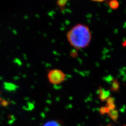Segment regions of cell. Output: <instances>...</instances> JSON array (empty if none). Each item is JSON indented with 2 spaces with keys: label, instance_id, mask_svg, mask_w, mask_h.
Returning a JSON list of instances; mask_svg holds the SVG:
<instances>
[{
  "label": "cell",
  "instance_id": "obj_1",
  "mask_svg": "<svg viewBox=\"0 0 126 126\" xmlns=\"http://www.w3.org/2000/svg\"><path fill=\"white\" fill-rule=\"evenodd\" d=\"M66 36L69 44L77 50L86 48L92 39L90 28L83 23H78L72 27L68 31Z\"/></svg>",
  "mask_w": 126,
  "mask_h": 126
},
{
  "label": "cell",
  "instance_id": "obj_2",
  "mask_svg": "<svg viewBox=\"0 0 126 126\" xmlns=\"http://www.w3.org/2000/svg\"><path fill=\"white\" fill-rule=\"evenodd\" d=\"M47 77L50 83L59 85L64 81L66 75L61 70L55 69L48 72Z\"/></svg>",
  "mask_w": 126,
  "mask_h": 126
},
{
  "label": "cell",
  "instance_id": "obj_3",
  "mask_svg": "<svg viewBox=\"0 0 126 126\" xmlns=\"http://www.w3.org/2000/svg\"><path fill=\"white\" fill-rule=\"evenodd\" d=\"M99 98L102 101L104 102L109 97L110 93L109 90H105L101 87H99Z\"/></svg>",
  "mask_w": 126,
  "mask_h": 126
},
{
  "label": "cell",
  "instance_id": "obj_4",
  "mask_svg": "<svg viewBox=\"0 0 126 126\" xmlns=\"http://www.w3.org/2000/svg\"><path fill=\"white\" fill-rule=\"evenodd\" d=\"M108 114V116L113 122H117L119 118V113L116 109L110 110Z\"/></svg>",
  "mask_w": 126,
  "mask_h": 126
},
{
  "label": "cell",
  "instance_id": "obj_5",
  "mask_svg": "<svg viewBox=\"0 0 126 126\" xmlns=\"http://www.w3.org/2000/svg\"><path fill=\"white\" fill-rule=\"evenodd\" d=\"M43 126H63V125L61 121L52 120L46 122Z\"/></svg>",
  "mask_w": 126,
  "mask_h": 126
},
{
  "label": "cell",
  "instance_id": "obj_6",
  "mask_svg": "<svg viewBox=\"0 0 126 126\" xmlns=\"http://www.w3.org/2000/svg\"><path fill=\"white\" fill-rule=\"evenodd\" d=\"M108 3L109 7L113 10L118 9L120 7V3L118 0H109Z\"/></svg>",
  "mask_w": 126,
  "mask_h": 126
},
{
  "label": "cell",
  "instance_id": "obj_7",
  "mask_svg": "<svg viewBox=\"0 0 126 126\" xmlns=\"http://www.w3.org/2000/svg\"><path fill=\"white\" fill-rule=\"evenodd\" d=\"M119 89H120V84L119 81L117 79H113L110 90L113 92H118Z\"/></svg>",
  "mask_w": 126,
  "mask_h": 126
},
{
  "label": "cell",
  "instance_id": "obj_8",
  "mask_svg": "<svg viewBox=\"0 0 126 126\" xmlns=\"http://www.w3.org/2000/svg\"><path fill=\"white\" fill-rule=\"evenodd\" d=\"M4 87L6 90L9 91H15L17 87L16 85L11 83H5L4 84Z\"/></svg>",
  "mask_w": 126,
  "mask_h": 126
},
{
  "label": "cell",
  "instance_id": "obj_9",
  "mask_svg": "<svg viewBox=\"0 0 126 126\" xmlns=\"http://www.w3.org/2000/svg\"><path fill=\"white\" fill-rule=\"evenodd\" d=\"M68 0H57V4L61 10L63 11L67 3Z\"/></svg>",
  "mask_w": 126,
  "mask_h": 126
},
{
  "label": "cell",
  "instance_id": "obj_10",
  "mask_svg": "<svg viewBox=\"0 0 126 126\" xmlns=\"http://www.w3.org/2000/svg\"><path fill=\"white\" fill-rule=\"evenodd\" d=\"M109 111V109L107 107H102L99 109V113L101 115H104L106 113H108Z\"/></svg>",
  "mask_w": 126,
  "mask_h": 126
},
{
  "label": "cell",
  "instance_id": "obj_11",
  "mask_svg": "<svg viewBox=\"0 0 126 126\" xmlns=\"http://www.w3.org/2000/svg\"><path fill=\"white\" fill-rule=\"evenodd\" d=\"M106 100H107V104L106 105L113 104H114V102H115L114 98L112 97H109Z\"/></svg>",
  "mask_w": 126,
  "mask_h": 126
},
{
  "label": "cell",
  "instance_id": "obj_12",
  "mask_svg": "<svg viewBox=\"0 0 126 126\" xmlns=\"http://www.w3.org/2000/svg\"><path fill=\"white\" fill-rule=\"evenodd\" d=\"M106 107H108L109 109L110 110L115 109V108H116V106H115V105L114 104H110V105H106Z\"/></svg>",
  "mask_w": 126,
  "mask_h": 126
},
{
  "label": "cell",
  "instance_id": "obj_13",
  "mask_svg": "<svg viewBox=\"0 0 126 126\" xmlns=\"http://www.w3.org/2000/svg\"><path fill=\"white\" fill-rule=\"evenodd\" d=\"M91 0L92 1H94V2H99V3H100V2H104V1H106L107 0Z\"/></svg>",
  "mask_w": 126,
  "mask_h": 126
},
{
  "label": "cell",
  "instance_id": "obj_14",
  "mask_svg": "<svg viewBox=\"0 0 126 126\" xmlns=\"http://www.w3.org/2000/svg\"><path fill=\"white\" fill-rule=\"evenodd\" d=\"M107 126H113V125L112 124H109Z\"/></svg>",
  "mask_w": 126,
  "mask_h": 126
}]
</instances>
